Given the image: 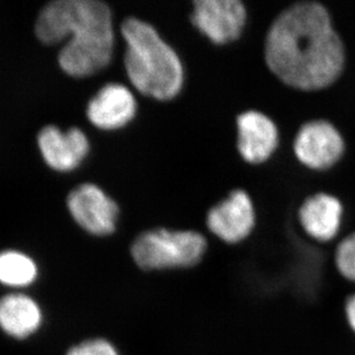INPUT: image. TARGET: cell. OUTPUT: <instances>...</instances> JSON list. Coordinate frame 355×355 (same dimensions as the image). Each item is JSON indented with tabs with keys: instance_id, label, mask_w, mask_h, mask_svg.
Wrapping results in <instances>:
<instances>
[{
	"instance_id": "9a60e30c",
	"label": "cell",
	"mask_w": 355,
	"mask_h": 355,
	"mask_svg": "<svg viewBox=\"0 0 355 355\" xmlns=\"http://www.w3.org/2000/svg\"><path fill=\"white\" fill-rule=\"evenodd\" d=\"M335 265L343 278L355 283V232L339 243L335 253Z\"/></svg>"
},
{
	"instance_id": "6da1fadb",
	"label": "cell",
	"mask_w": 355,
	"mask_h": 355,
	"mask_svg": "<svg viewBox=\"0 0 355 355\" xmlns=\"http://www.w3.org/2000/svg\"><path fill=\"white\" fill-rule=\"evenodd\" d=\"M269 69L299 90L324 89L345 66V49L322 3L302 1L276 17L266 37Z\"/></svg>"
},
{
	"instance_id": "5bb4252c",
	"label": "cell",
	"mask_w": 355,
	"mask_h": 355,
	"mask_svg": "<svg viewBox=\"0 0 355 355\" xmlns=\"http://www.w3.org/2000/svg\"><path fill=\"white\" fill-rule=\"evenodd\" d=\"M38 276L36 262L19 251L0 253V283L10 288H26L33 284Z\"/></svg>"
},
{
	"instance_id": "ba28073f",
	"label": "cell",
	"mask_w": 355,
	"mask_h": 355,
	"mask_svg": "<svg viewBox=\"0 0 355 355\" xmlns=\"http://www.w3.org/2000/svg\"><path fill=\"white\" fill-rule=\"evenodd\" d=\"M207 227L216 237L228 244H237L251 235L255 225V211L251 198L235 190L225 200L208 211Z\"/></svg>"
},
{
	"instance_id": "e0dca14e",
	"label": "cell",
	"mask_w": 355,
	"mask_h": 355,
	"mask_svg": "<svg viewBox=\"0 0 355 355\" xmlns=\"http://www.w3.org/2000/svg\"><path fill=\"white\" fill-rule=\"evenodd\" d=\"M344 313L349 329L355 334V293L349 295L346 300Z\"/></svg>"
},
{
	"instance_id": "3957f363",
	"label": "cell",
	"mask_w": 355,
	"mask_h": 355,
	"mask_svg": "<svg viewBox=\"0 0 355 355\" xmlns=\"http://www.w3.org/2000/svg\"><path fill=\"white\" fill-rule=\"evenodd\" d=\"M125 42L124 67L136 90L157 101H171L181 92L184 71L178 53L151 24L129 17L121 26Z\"/></svg>"
},
{
	"instance_id": "52a82bcc",
	"label": "cell",
	"mask_w": 355,
	"mask_h": 355,
	"mask_svg": "<svg viewBox=\"0 0 355 355\" xmlns=\"http://www.w3.org/2000/svg\"><path fill=\"white\" fill-rule=\"evenodd\" d=\"M293 148L302 164L322 171L340 160L345 151V143L334 124L325 120H314L300 128Z\"/></svg>"
},
{
	"instance_id": "8fae6325",
	"label": "cell",
	"mask_w": 355,
	"mask_h": 355,
	"mask_svg": "<svg viewBox=\"0 0 355 355\" xmlns=\"http://www.w3.org/2000/svg\"><path fill=\"white\" fill-rule=\"evenodd\" d=\"M238 151L245 161L257 164L272 157L278 145V130L261 112L248 111L237 118Z\"/></svg>"
},
{
	"instance_id": "277c9868",
	"label": "cell",
	"mask_w": 355,
	"mask_h": 355,
	"mask_svg": "<svg viewBox=\"0 0 355 355\" xmlns=\"http://www.w3.org/2000/svg\"><path fill=\"white\" fill-rule=\"evenodd\" d=\"M207 251L204 236L192 230L155 229L145 232L131 245V257L143 270L191 268Z\"/></svg>"
},
{
	"instance_id": "7c38bea8",
	"label": "cell",
	"mask_w": 355,
	"mask_h": 355,
	"mask_svg": "<svg viewBox=\"0 0 355 355\" xmlns=\"http://www.w3.org/2000/svg\"><path fill=\"white\" fill-rule=\"evenodd\" d=\"M298 215L309 237L322 243L332 241L342 225V202L334 196L316 193L302 202Z\"/></svg>"
},
{
	"instance_id": "2e32d148",
	"label": "cell",
	"mask_w": 355,
	"mask_h": 355,
	"mask_svg": "<svg viewBox=\"0 0 355 355\" xmlns=\"http://www.w3.org/2000/svg\"><path fill=\"white\" fill-rule=\"evenodd\" d=\"M66 355H120V353L107 339L92 338L73 346Z\"/></svg>"
},
{
	"instance_id": "7a4b0ae2",
	"label": "cell",
	"mask_w": 355,
	"mask_h": 355,
	"mask_svg": "<svg viewBox=\"0 0 355 355\" xmlns=\"http://www.w3.org/2000/svg\"><path fill=\"white\" fill-rule=\"evenodd\" d=\"M35 33L42 43H60L58 61L73 78H87L107 67L114 50V29L110 7L96 0H57L44 7Z\"/></svg>"
},
{
	"instance_id": "5b68a950",
	"label": "cell",
	"mask_w": 355,
	"mask_h": 355,
	"mask_svg": "<svg viewBox=\"0 0 355 355\" xmlns=\"http://www.w3.org/2000/svg\"><path fill=\"white\" fill-rule=\"evenodd\" d=\"M248 20V12L239 0H197L191 22L201 34L215 44L239 38Z\"/></svg>"
},
{
	"instance_id": "30bf717a",
	"label": "cell",
	"mask_w": 355,
	"mask_h": 355,
	"mask_svg": "<svg viewBox=\"0 0 355 355\" xmlns=\"http://www.w3.org/2000/svg\"><path fill=\"white\" fill-rule=\"evenodd\" d=\"M137 113V101L125 85L106 84L87 105V119L103 130H116L127 125Z\"/></svg>"
},
{
	"instance_id": "8992f818",
	"label": "cell",
	"mask_w": 355,
	"mask_h": 355,
	"mask_svg": "<svg viewBox=\"0 0 355 355\" xmlns=\"http://www.w3.org/2000/svg\"><path fill=\"white\" fill-rule=\"evenodd\" d=\"M71 218L94 236L112 235L116 228L119 207L98 185L85 183L74 189L67 199Z\"/></svg>"
},
{
	"instance_id": "9c48e42d",
	"label": "cell",
	"mask_w": 355,
	"mask_h": 355,
	"mask_svg": "<svg viewBox=\"0 0 355 355\" xmlns=\"http://www.w3.org/2000/svg\"><path fill=\"white\" fill-rule=\"evenodd\" d=\"M38 148L49 167L57 171H71L78 168L90 151L87 135L78 128L61 131L49 125L42 129Z\"/></svg>"
},
{
	"instance_id": "4fadbf2b",
	"label": "cell",
	"mask_w": 355,
	"mask_h": 355,
	"mask_svg": "<svg viewBox=\"0 0 355 355\" xmlns=\"http://www.w3.org/2000/svg\"><path fill=\"white\" fill-rule=\"evenodd\" d=\"M43 312L35 299L24 293L0 298V329L14 339H26L40 330Z\"/></svg>"
}]
</instances>
